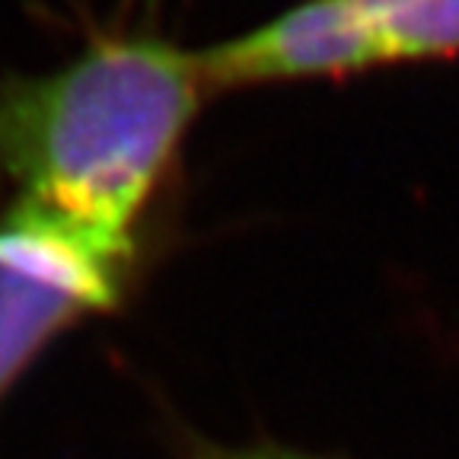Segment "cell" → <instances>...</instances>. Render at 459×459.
I'll use <instances>...</instances> for the list:
<instances>
[{
	"instance_id": "cell-5",
	"label": "cell",
	"mask_w": 459,
	"mask_h": 459,
	"mask_svg": "<svg viewBox=\"0 0 459 459\" xmlns=\"http://www.w3.org/2000/svg\"><path fill=\"white\" fill-rule=\"evenodd\" d=\"M176 456L179 459H335L319 453L297 450L278 440H249V444H221L198 430H176Z\"/></svg>"
},
{
	"instance_id": "cell-2",
	"label": "cell",
	"mask_w": 459,
	"mask_h": 459,
	"mask_svg": "<svg viewBox=\"0 0 459 459\" xmlns=\"http://www.w3.org/2000/svg\"><path fill=\"white\" fill-rule=\"evenodd\" d=\"M134 249L10 198L0 214V402L57 338L122 303Z\"/></svg>"
},
{
	"instance_id": "cell-1",
	"label": "cell",
	"mask_w": 459,
	"mask_h": 459,
	"mask_svg": "<svg viewBox=\"0 0 459 459\" xmlns=\"http://www.w3.org/2000/svg\"><path fill=\"white\" fill-rule=\"evenodd\" d=\"M204 100L198 51L153 36L100 39L55 71L0 83V182L137 252Z\"/></svg>"
},
{
	"instance_id": "cell-3",
	"label": "cell",
	"mask_w": 459,
	"mask_h": 459,
	"mask_svg": "<svg viewBox=\"0 0 459 459\" xmlns=\"http://www.w3.org/2000/svg\"><path fill=\"white\" fill-rule=\"evenodd\" d=\"M198 61L211 96L383 67L360 0H300L239 36L198 48Z\"/></svg>"
},
{
	"instance_id": "cell-4",
	"label": "cell",
	"mask_w": 459,
	"mask_h": 459,
	"mask_svg": "<svg viewBox=\"0 0 459 459\" xmlns=\"http://www.w3.org/2000/svg\"><path fill=\"white\" fill-rule=\"evenodd\" d=\"M383 67L459 55V0H360Z\"/></svg>"
}]
</instances>
